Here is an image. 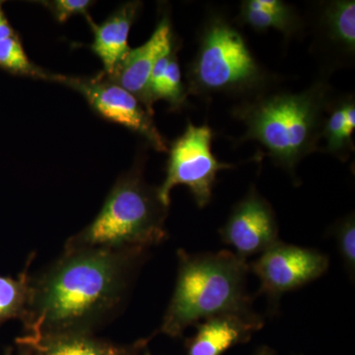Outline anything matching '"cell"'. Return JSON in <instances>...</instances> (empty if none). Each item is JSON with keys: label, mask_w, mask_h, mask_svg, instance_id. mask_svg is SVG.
<instances>
[{"label": "cell", "mask_w": 355, "mask_h": 355, "mask_svg": "<svg viewBox=\"0 0 355 355\" xmlns=\"http://www.w3.org/2000/svg\"><path fill=\"white\" fill-rule=\"evenodd\" d=\"M222 241L234 248L235 254L246 259L261 254L279 241V225L270 203L256 189L248 193L231 211L220 230Z\"/></svg>", "instance_id": "cell-9"}, {"label": "cell", "mask_w": 355, "mask_h": 355, "mask_svg": "<svg viewBox=\"0 0 355 355\" xmlns=\"http://www.w3.org/2000/svg\"><path fill=\"white\" fill-rule=\"evenodd\" d=\"M238 22L256 31L275 29L287 38L297 34L302 21L291 4L282 0H246L243 1Z\"/></svg>", "instance_id": "cell-15"}, {"label": "cell", "mask_w": 355, "mask_h": 355, "mask_svg": "<svg viewBox=\"0 0 355 355\" xmlns=\"http://www.w3.org/2000/svg\"><path fill=\"white\" fill-rule=\"evenodd\" d=\"M46 7L55 19L60 23L67 22L69 18L76 15H84L89 17L88 10L95 1L91 0H51V1H39Z\"/></svg>", "instance_id": "cell-21"}, {"label": "cell", "mask_w": 355, "mask_h": 355, "mask_svg": "<svg viewBox=\"0 0 355 355\" xmlns=\"http://www.w3.org/2000/svg\"><path fill=\"white\" fill-rule=\"evenodd\" d=\"M146 355H150V354H149L148 352H146Z\"/></svg>", "instance_id": "cell-25"}, {"label": "cell", "mask_w": 355, "mask_h": 355, "mask_svg": "<svg viewBox=\"0 0 355 355\" xmlns=\"http://www.w3.org/2000/svg\"><path fill=\"white\" fill-rule=\"evenodd\" d=\"M176 286L163 318L160 333L179 338L209 318L235 314L256 316L247 294L249 265L235 253L191 254L178 251Z\"/></svg>", "instance_id": "cell-3"}, {"label": "cell", "mask_w": 355, "mask_h": 355, "mask_svg": "<svg viewBox=\"0 0 355 355\" xmlns=\"http://www.w3.org/2000/svg\"><path fill=\"white\" fill-rule=\"evenodd\" d=\"M187 78L188 94L205 97L231 95L252 99L268 92L272 83V76L254 58L239 30L216 12L205 21Z\"/></svg>", "instance_id": "cell-5"}, {"label": "cell", "mask_w": 355, "mask_h": 355, "mask_svg": "<svg viewBox=\"0 0 355 355\" xmlns=\"http://www.w3.org/2000/svg\"><path fill=\"white\" fill-rule=\"evenodd\" d=\"M176 44L171 21L167 15L159 21L150 38L137 49H130L116 65L111 76H106L113 83L135 96L153 116L148 105V85L154 67L159 58L171 51Z\"/></svg>", "instance_id": "cell-10"}, {"label": "cell", "mask_w": 355, "mask_h": 355, "mask_svg": "<svg viewBox=\"0 0 355 355\" xmlns=\"http://www.w3.org/2000/svg\"><path fill=\"white\" fill-rule=\"evenodd\" d=\"M16 342L29 347L33 355H139L148 340L120 345L95 338L93 334H58L35 338L22 336Z\"/></svg>", "instance_id": "cell-14"}, {"label": "cell", "mask_w": 355, "mask_h": 355, "mask_svg": "<svg viewBox=\"0 0 355 355\" xmlns=\"http://www.w3.org/2000/svg\"><path fill=\"white\" fill-rule=\"evenodd\" d=\"M333 91L324 81L299 93L257 96L233 110L246 132L242 140H256L268 155L289 172L306 156L318 150Z\"/></svg>", "instance_id": "cell-2"}, {"label": "cell", "mask_w": 355, "mask_h": 355, "mask_svg": "<svg viewBox=\"0 0 355 355\" xmlns=\"http://www.w3.org/2000/svg\"><path fill=\"white\" fill-rule=\"evenodd\" d=\"M197 326V333L187 343L188 355H222L239 343H246L263 328L259 315L247 317L225 314L209 318Z\"/></svg>", "instance_id": "cell-12"}, {"label": "cell", "mask_w": 355, "mask_h": 355, "mask_svg": "<svg viewBox=\"0 0 355 355\" xmlns=\"http://www.w3.org/2000/svg\"><path fill=\"white\" fill-rule=\"evenodd\" d=\"M0 69L12 76L46 81H51L53 74L31 62L17 32L0 41Z\"/></svg>", "instance_id": "cell-19"}, {"label": "cell", "mask_w": 355, "mask_h": 355, "mask_svg": "<svg viewBox=\"0 0 355 355\" xmlns=\"http://www.w3.org/2000/svg\"><path fill=\"white\" fill-rule=\"evenodd\" d=\"M330 265L327 254L314 249L277 241L249 265L261 282V293L270 302L322 277Z\"/></svg>", "instance_id": "cell-8"}, {"label": "cell", "mask_w": 355, "mask_h": 355, "mask_svg": "<svg viewBox=\"0 0 355 355\" xmlns=\"http://www.w3.org/2000/svg\"><path fill=\"white\" fill-rule=\"evenodd\" d=\"M336 241L345 268L354 275L355 270V219L349 214L338 222L335 228Z\"/></svg>", "instance_id": "cell-20"}, {"label": "cell", "mask_w": 355, "mask_h": 355, "mask_svg": "<svg viewBox=\"0 0 355 355\" xmlns=\"http://www.w3.org/2000/svg\"><path fill=\"white\" fill-rule=\"evenodd\" d=\"M254 355H275V354L272 349H268V347H263V349L259 350Z\"/></svg>", "instance_id": "cell-24"}, {"label": "cell", "mask_w": 355, "mask_h": 355, "mask_svg": "<svg viewBox=\"0 0 355 355\" xmlns=\"http://www.w3.org/2000/svg\"><path fill=\"white\" fill-rule=\"evenodd\" d=\"M4 1L0 0V41L8 38L15 34L16 31L13 29L6 12L3 10Z\"/></svg>", "instance_id": "cell-22"}, {"label": "cell", "mask_w": 355, "mask_h": 355, "mask_svg": "<svg viewBox=\"0 0 355 355\" xmlns=\"http://www.w3.org/2000/svg\"><path fill=\"white\" fill-rule=\"evenodd\" d=\"M51 81L76 91L83 96L98 116L144 137L155 150H168L166 140L159 132L153 116L135 96L113 83L103 72L93 77L53 73Z\"/></svg>", "instance_id": "cell-7"}, {"label": "cell", "mask_w": 355, "mask_h": 355, "mask_svg": "<svg viewBox=\"0 0 355 355\" xmlns=\"http://www.w3.org/2000/svg\"><path fill=\"white\" fill-rule=\"evenodd\" d=\"M315 32L319 53L335 67L349 64L355 53L354 0H334L320 4Z\"/></svg>", "instance_id": "cell-11"}, {"label": "cell", "mask_w": 355, "mask_h": 355, "mask_svg": "<svg viewBox=\"0 0 355 355\" xmlns=\"http://www.w3.org/2000/svg\"><path fill=\"white\" fill-rule=\"evenodd\" d=\"M146 250L65 248L30 284L27 338L93 334L120 309Z\"/></svg>", "instance_id": "cell-1"}, {"label": "cell", "mask_w": 355, "mask_h": 355, "mask_svg": "<svg viewBox=\"0 0 355 355\" xmlns=\"http://www.w3.org/2000/svg\"><path fill=\"white\" fill-rule=\"evenodd\" d=\"M355 128V102L354 96L334 98L324 119L322 139L324 151L340 160H347L354 146L352 133Z\"/></svg>", "instance_id": "cell-16"}, {"label": "cell", "mask_w": 355, "mask_h": 355, "mask_svg": "<svg viewBox=\"0 0 355 355\" xmlns=\"http://www.w3.org/2000/svg\"><path fill=\"white\" fill-rule=\"evenodd\" d=\"M142 3L130 1L114 10L101 24H96L89 16L88 21L94 34L90 49L101 60L103 73L111 76L116 65L130 50L128 35L139 15Z\"/></svg>", "instance_id": "cell-13"}, {"label": "cell", "mask_w": 355, "mask_h": 355, "mask_svg": "<svg viewBox=\"0 0 355 355\" xmlns=\"http://www.w3.org/2000/svg\"><path fill=\"white\" fill-rule=\"evenodd\" d=\"M169 207L149 186L139 163L119 178L101 211L87 227L72 236L67 249L102 248L146 250L167 237L165 221Z\"/></svg>", "instance_id": "cell-4"}, {"label": "cell", "mask_w": 355, "mask_h": 355, "mask_svg": "<svg viewBox=\"0 0 355 355\" xmlns=\"http://www.w3.org/2000/svg\"><path fill=\"white\" fill-rule=\"evenodd\" d=\"M18 347H19V352H18V355H33L29 347L21 345H18ZM4 355H13L12 347H8V349L6 350V352H4Z\"/></svg>", "instance_id": "cell-23"}, {"label": "cell", "mask_w": 355, "mask_h": 355, "mask_svg": "<svg viewBox=\"0 0 355 355\" xmlns=\"http://www.w3.org/2000/svg\"><path fill=\"white\" fill-rule=\"evenodd\" d=\"M212 137L207 125L197 127L189 123L183 135L171 144L165 180L157 188L159 198L167 207L171 203L173 189L179 184L188 187L198 207H207L218 172L234 167L221 162L212 153Z\"/></svg>", "instance_id": "cell-6"}, {"label": "cell", "mask_w": 355, "mask_h": 355, "mask_svg": "<svg viewBox=\"0 0 355 355\" xmlns=\"http://www.w3.org/2000/svg\"><path fill=\"white\" fill-rule=\"evenodd\" d=\"M186 85L182 80L181 67L178 60V44L159 58L151 73L148 85L149 109L153 112V104L164 100L172 110L184 108L187 102Z\"/></svg>", "instance_id": "cell-17"}, {"label": "cell", "mask_w": 355, "mask_h": 355, "mask_svg": "<svg viewBox=\"0 0 355 355\" xmlns=\"http://www.w3.org/2000/svg\"><path fill=\"white\" fill-rule=\"evenodd\" d=\"M32 259L17 277H0V324L14 318L22 320L24 317L29 300Z\"/></svg>", "instance_id": "cell-18"}]
</instances>
